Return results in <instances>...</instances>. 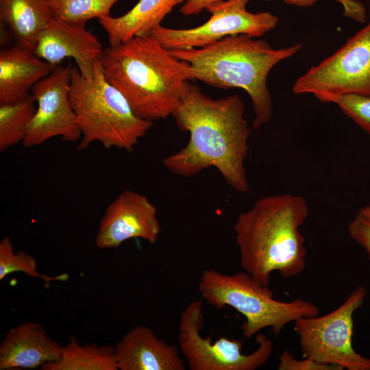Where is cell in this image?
Segmentation results:
<instances>
[{
    "mask_svg": "<svg viewBox=\"0 0 370 370\" xmlns=\"http://www.w3.org/2000/svg\"><path fill=\"white\" fill-rule=\"evenodd\" d=\"M244 112V103L238 95L214 99L189 83L172 116L180 130L189 132L190 139L182 149L165 157L163 165L182 177L212 166L234 190L248 192L244 164L252 128Z\"/></svg>",
    "mask_w": 370,
    "mask_h": 370,
    "instance_id": "obj_1",
    "label": "cell"
},
{
    "mask_svg": "<svg viewBox=\"0 0 370 370\" xmlns=\"http://www.w3.org/2000/svg\"><path fill=\"white\" fill-rule=\"evenodd\" d=\"M99 64L106 80L138 117L153 122L172 116L195 80L190 64L150 35L134 36L103 49Z\"/></svg>",
    "mask_w": 370,
    "mask_h": 370,
    "instance_id": "obj_2",
    "label": "cell"
},
{
    "mask_svg": "<svg viewBox=\"0 0 370 370\" xmlns=\"http://www.w3.org/2000/svg\"><path fill=\"white\" fill-rule=\"evenodd\" d=\"M308 214L306 199L291 194L262 197L240 213L234 230L243 271L265 286L273 271L284 278L300 274L307 251L299 228Z\"/></svg>",
    "mask_w": 370,
    "mask_h": 370,
    "instance_id": "obj_3",
    "label": "cell"
},
{
    "mask_svg": "<svg viewBox=\"0 0 370 370\" xmlns=\"http://www.w3.org/2000/svg\"><path fill=\"white\" fill-rule=\"evenodd\" d=\"M253 38L236 34L201 48L169 51L190 64L195 80L216 88L245 90L254 112L251 128L257 130L272 115V98L267 85L270 71L279 62L295 55L301 45L274 49L265 40Z\"/></svg>",
    "mask_w": 370,
    "mask_h": 370,
    "instance_id": "obj_4",
    "label": "cell"
},
{
    "mask_svg": "<svg viewBox=\"0 0 370 370\" xmlns=\"http://www.w3.org/2000/svg\"><path fill=\"white\" fill-rule=\"evenodd\" d=\"M69 99L82 133L79 149L98 142L131 152L153 122L135 114L122 93L106 79L99 62L92 77L72 66Z\"/></svg>",
    "mask_w": 370,
    "mask_h": 370,
    "instance_id": "obj_5",
    "label": "cell"
},
{
    "mask_svg": "<svg viewBox=\"0 0 370 370\" xmlns=\"http://www.w3.org/2000/svg\"><path fill=\"white\" fill-rule=\"evenodd\" d=\"M198 290L201 298L214 308L230 306L245 317L242 331L245 338L267 328L277 336L291 322L319 314L317 306L301 298L290 301L275 299L268 286L244 271L227 275L213 269H205Z\"/></svg>",
    "mask_w": 370,
    "mask_h": 370,
    "instance_id": "obj_6",
    "label": "cell"
},
{
    "mask_svg": "<svg viewBox=\"0 0 370 370\" xmlns=\"http://www.w3.org/2000/svg\"><path fill=\"white\" fill-rule=\"evenodd\" d=\"M367 290L358 285L332 312L295 320L294 330L304 358L347 370H370V358L353 347L354 312L363 305Z\"/></svg>",
    "mask_w": 370,
    "mask_h": 370,
    "instance_id": "obj_7",
    "label": "cell"
},
{
    "mask_svg": "<svg viewBox=\"0 0 370 370\" xmlns=\"http://www.w3.org/2000/svg\"><path fill=\"white\" fill-rule=\"evenodd\" d=\"M203 298L191 301L182 312L177 339L179 347L191 370H255L267 363L273 352L272 341L262 334L256 335L258 347L249 354L242 353L238 339L223 336L212 342L200 332L204 325Z\"/></svg>",
    "mask_w": 370,
    "mask_h": 370,
    "instance_id": "obj_8",
    "label": "cell"
},
{
    "mask_svg": "<svg viewBox=\"0 0 370 370\" xmlns=\"http://www.w3.org/2000/svg\"><path fill=\"white\" fill-rule=\"evenodd\" d=\"M249 1L221 0L206 10L211 16L199 26L172 29L160 25L149 35L169 50L201 48L236 34L262 36L275 27L279 18L269 12H249L246 8Z\"/></svg>",
    "mask_w": 370,
    "mask_h": 370,
    "instance_id": "obj_9",
    "label": "cell"
},
{
    "mask_svg": "<svg viewBox=\"0 0 370 370\" xmlns=\"http://www.w3.org/2000/svg\"><path fill=\"white\" fill-rule=\"evenodd\" d=\"M295 94L325 92L370 95V22L332 56L295 82Z\"/></svg>",
    "mask_w": 370,
    "mask_h": 370,
    "instance_id": "obj_10",
    "label": "cell"
},
{
    "mask_svg": "<svg viewBox=\"0 0 370 370\" xmlns=\"http://www.w3.org/2000/svg\"><path fill=\"white\" fill-rule=\"evenodd\" d=\"M71 69V64H58L33 86L30 94L37 106L22 142L25 147L38 146L56 136L71 143L81 139L82 133L69 99Z\"/></svg>",
    "mask_w": 370,
    "mask_h": 370,
    "instance_id": "obj_11",
    "label": "cell"
},
{
    "mask_svg": "<svg viewBox=\"0 0 370 370\" xmlns=\"http://www.w3.org/2000/svg\"><path fill=\"white\" fill-rule=\"evenodd\" d=\"M160 232L156 206L145 195L125 190L106 208L95 243L99 249L117 248L134 238L154 244Z\"/></svg>",
    "mask_w": 370,
    "mask_h": 370,
    "instance_id": "obj_12",
    "label": "cell"
},
{
    "mask_svg": "<svg viewBox=\"0 0 370 370\" xmlns=\"http://www.w3.org/2000/svg\"><path fill=\"white\" fill-rule=\"evenodd\" d=\"M103 51L99 38L85 26L60 20H54L40 34L34 49L38 57L56 66L66 58H73L87 78L93 76Z\"/></svg>",
    "mask_w": 370,
    "mask_h": 370,
    "instance_id": "obj_13",
    "label": "cell"
},
{
    "mask_svg": "<svg viewBox=\"0 0 370 370\" xmlns=\"http://www.w3.org/2000/svg\"><path fill=\"white\" fill-rule=\"evenodd\" d=\"M118 370H184L176 345L159 338L152 329L136 325L114 345Z\"/></svg>",
    "mask_w": 370,
    "mask_h": 370,
    "instance_id": "obj_14",
    "label": "cell"
},
{
    "mask_svg": "<svg viewBox=\"0 0 370 370\" xmlns=\"http://www.w3.org/2000/svg\"><path fill=\"white\" fill-rule=\"evenodd\" d=\"M62 347L40 323H21L8 332L0 345V370L41 368L58 360Z\"/></svg>",
    "mask_w": 370,
    "mask_h": 370,
    "instance_id": "obj_15",
    "label": "cell"
},
{
    "mask_svg": "<svg viewBox=\"0 0 370 370\" xmlns=\"http://www.w3.org/2000/svg\"><path fill=\"white\" fill-rule=\"evenodd\" d=\"M56 66L17 45L1 49L0 104L15 103L28 97L33 86Z\"/></svg>",
    "mask_w": 370,
    "mask_h": 370,
    "instance_id": "obj_16",
    "label": "cell"
},
{
    "mask_svg": "<svg viewBox=\"0 0 370 370\" xmlns=\"http://www.w3.org/2000/svg\"><path fill=\"white\" fill-rule=\"evenodd\" d=\"M49 0H0V21L17 45L34 51L40 34L53 21Z\"/></svg>",
    "mask_w": 370,
    "mask_h": 370,
    "instance_id": "obj_17",
    "label": "cell"
},
{
    "mask_svg": "<svg viewBox=\"0 0 370 370\" xmlns=\"http://www.w3.org/2000/svg\"><path fill=\"white\" fill-rule=\"evenodd\" d=\"M184 0H139L127 13L118 17L110 15L99 18L110 45H116L136 36L147 35L160 25L164 17Z\"/></svg>",
    "mask_w": 370,
    "mask_h": 370,
    "instance_id": "obj_18",
    "label": "cell"
},
{
    "mask_svg": "<svg viewBox=\"0 0 370 370\" xmlns=\"http://www.w3.org/2000/svg\"><path fill=\"white\" fill-rule=\"evenodd\" d=\"M42 370H118L114 345L80 344L74 336L62 347L59 358Z\"/></svg>",
    "mask_w": 370,
    "mask_h": 370,
    "instance_id": "obj_19",
    "label": "cell"
},
{
    "mask_svg": "<svg viewBox=\"0 0 370 370\" xmlns=\"http://www.w3.org/2000/svg\"><path fill=\"white\" fill-rule=\"evenodd\" d=\"M31 94L19 101L0 104V151L22 143L36 110Z\"/></svg>",
    "mask_w": 370,
    "mask_h": 370,
    "instance_id": "obj_20",
    "label": "cell"
},
{
    "mask_svg": "<svg viewBox=\"0 0 370 370\" xmlns=\"http://www.w3.org/2000/svg\"><path fill=\"white\" fill-rule=\"evenodd\" d=\"M120 0H51L55 20L85 26L90 19L110 15L112 6Z\"/></svg>",
    "mask_w": 370,
    "mask_h": 370,
    "instance_id": "obj_21",
    "label": "cell"
},
{
    "mask_svg": "<svg viewBox=\"0 0 370 370\" xmlns=\"http://www.w3.org/2000/svg\"><path fill=\"white\" fill-rule=\"evenodd\" d=\"M18 271L42 279L46 282L64 281L69 278L66 273L51 277L39 273L36 258L23 251L15 252L10 237L5 236L0 243V280Z\"/></svg>",
    "mask_w": 370,
    "mask_h": 370,
    "instance_id": "obj_22",
    "label": "cell"
},
{
    "mask_svg": "<svg viewBox=\"0 0 370 370\" xmlns=\"http://www.w3.org/2000/svg\"><path fill=\"white\" fill-rule=\"evenodd\" d=\"M314 95L322 102L336 104L346 115L370 135V95L321 92Z\"/></svg>",
    "mask_w": 370,
    "mask_h": 370,
    "instance_id": "obj_23",
    "label": "cell"
},
{
    "mask_svg": "<svg viewBox=\"0 0 370 370\" xmlns=\"http://www.w3.org/2000/svg\"><path fill=\"white\" fill-rule=\"evenodd\" d=\"M349 237L362 247L370 261V205L359 209L348 225Z\"/></svg>",
    "mask_w": 370,
    "mask_h": 370,
    "instance_id": "obj_24",
    "label": "cell"
},
{
    "mask_svg": "<svg viewBox=\"0 0 370 370\" xmlns=\"http://www.w3.org/2000/svg\"><path fill=\"white\" fill-rule=\"evenodd\" d=\"M279 370H343L340 367L318 362L312 359L304 358L298 360L293 357L290 351L285 349L279 357Z\"/></svg>",
    "mask_w": 370,
    "mask_h": 370,
    "instance_id": "obj_25",
    "label": "cell"
},
{
    "mask_svg": "<svg viewBox=\"0 0 370 370\" xmlns=\"http://www.w3.org/2000/svg\"><path fill=\"white\" fill-rule=\"evenodd\" d=\"M287 4L299 7H310L313 5L317 0H282ZM344 9L345 16L350 17L360 23L365 21L366 11L364 5L356 0H336Z\"/></svg>",
    "mask_w": 370,
    "mask_h": 370,
    "instance_id": "obj_26",
    "label": "cell"
},
{
    "mask_svg": "<svg viewBox=\"0 0 370 370\" xmlns=\"http://www.w3.org/2000/svg\"><path fill=\"white\" fill-rule=\"evenodd\" d=\"M221 0H184L180 12L184 16L197 15Z\"/></svg>",
    "mask_w": 370,
    "mask_h": 370,
    "instance_id": "obj_27",
    "label": "cell"
},
{
    "mask_svg": "<svg viewBox=\"0 0 370 370\" xmlns=\"http://www.w3.org/2000/svg\"><path fill=\"white\" fill-rule=\"evenodd\" d=\"M49 1H51V0H49Z\"/></svg>",
    "mask_w": 370,
    "mask_h": 370,
    "instance_id": "obj_28",
    "label": "cell"
}]
</instances>
